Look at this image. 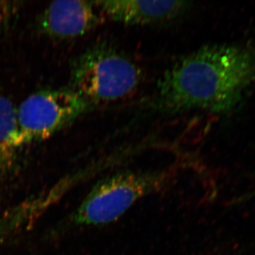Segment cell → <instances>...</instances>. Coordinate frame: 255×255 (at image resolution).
Wrapping results in <instances>:
<instances>
[{"instance_id": "3", "label": "cell", "mask_w": 255, "mask_h": 255, "mask_svg": "<svg viewBox=\"0 0 255 255\" xmlns=\"http://www.w3.org/2000/svg\"><path fill=\"white\" fill-rule=\"evenodd\" d=\"M169 172L124 171L100 181L74 211L72 220L79 226L110 224L137 201L157 193L170 182Z\"/></svg>"}, {"instance_id": "6", "label": "cell", "mask_w": 255, "mask_h": 255, "mask_svg": "<svg viewBox=\"0 0 255 255\" xmlns=\"http://www.w3.org/2000/svg\"><path fill=\"white\" fill-rule=\"evenodd\" d=\"M104 17L127 25H149L171 21L189 9L186 1H97Z\"/></svg>"}, {"instance_id": "4", "label": "cell", "mask_w": 255, "mask_h": 255, "mask_svg": "<svg viewBox=\"0 0 255 255\" xmlns=\"http://www.w3.org/2000/svg\"><path fill=\"white\" fill-rule=\"evenodd\" d=\"M92 107L70 87L32 94L16 110L20 146L46 140L81 118Z\"/></svg>"}, {"instance_id": "5", "label": "cell", "mask_w": 255, "mask_h": 255, "mask_svg": "<svg viewBox=\"0 0 255 255\" xmlns=\"http://www.w3.org/2000/svg\"><path fill=\"white\" fill-rule=\"evenodd\" d=\"M104 18L97 1H56L42 11L36 28L48 38L69 39L88 33Z\"/></svg>"}, {"instance_id": "7", "label": "cell", "mask_w": 255, "mask_h": 255, "mask_svg": "<svg viewBox=\"0 0 255 255\" xmlns=\"http://www.w3.org/2000/svg\"><path fill=\"white\" fill-rule=\"evenodd\" d=\"M16 109L7 97L0 96V175L12 168L21 147L18 139Z\"/></svg>"}, {"instance_id": "1", "label": "cell", "mask_w": 255, "mask_h": 255, "mask_svg": "<svg viewBox=\"0 0 255 255\" xmlns=\"http://www.w3.org/2000/svg\"><path fill=\"white\" fill-rule=\"evenodd\" d=\"M255 58L245 47L211 44L179 58L159 80L156 108L164 113L232 110L255 75Z\"/></svg>"}, {"instance_id": "8", "label": "cell", "mask_w": 255, "mask_h": 255, "mask_svg": "<svg viewBox=\"0 0 255 255\" xmlns=\"http://www.w3.org/2000/svg\"><path fill=\"white\" fill-rule=\"evenodd\" d=\"M16 11V2L0 1V32H2L9 27L14 18Z\"/></svg>"}, {"instance_id": "2", "label": "cell", "mask_w": 255, "mask_h": 255, "mask_svg": "<svg viewBox=\"0 0 255 255\" xmlns=\"http://www.w3.org/2000/svg\"><path fill=\"white\" fill-rule=\"evenodd\" d=\"M141 80V70L131 58L100 43L74 59L69 87L93 107L130 95Z\"/></svg>"}]
</instances>
